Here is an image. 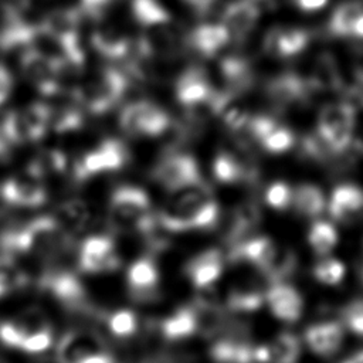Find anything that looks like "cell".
Masks as SVG:
<instances>
[{
	"label": "cell",
	"instance_id": "obj_1",
	"mask_svg": "<svg viewBox=\"0 0 363 363\" xmlns=\"http://www.w3.org/2000/svg\"><path fill=\"white\" fill-rule=\"evenodd\" d=\"M156 217L159 225L169 233L208 230L217 225L220 207L203 182L170 193Z\"/></svg>",
	"mask_w": 363,
	"mask_h": 363
},
{
	"label": "cell",
	"instance_id": "obj_2",
	"mask_svg": "<svg viewBox=\"0 0 363 363\" xmlns=\"http://www.w3.org/2000/svg\"><path fill=\"white\" fill-rule=\"evenodd\" d=\"M108 224L118 234L143 235L153 248L166 245L164 238L156 234L159 225L147 193L133 184L116 187L108 203Z\"/></svg>",
	"mask_w": 363,
	"mask_h": 363
},
{
	"label": "cell",
	"instance_id": "obj_3",
	"mask_svg": "<svg viewBox=\"0 0 363 363\" xmlns=\"http://www.w3.org/2000/svg\"><path fill=\"white\" fill-rule=\"evenodd\" d=\"M130 11L140 28L138 51L142 58H169L179 52L182 35L159 0H132Z\"/></svg>",
	"mask_w": 363,
	"mask_h": 363
},
{
	"label": "cell",
	"instance_id": "obj_4",
	"mask_svg": "<svg viewBox=\"0 0 363 363\" xmlns=\"http://www.w3.org/2000/svg\"><path fill=\"white\" fill-rule=\"evenodd\" d=\"M37 284L41 291L51 295L65 311L74 315H99L89 299L85 285L74 271L58 264L48 265L37 279Z\"/></svg>",
	"mask_w": 363,
	"mask_h": 363
},
{
	"label": "cell",
	"instance_id": "obj_5",
	"mask_svg": "<svg viewBox=\"0 0 363 363\" xmlns=\"http://www.w3.org/2000/svg\"><path fill=\"white\" fill-rule=\"evenodd\" d=\"M128 89V78L116 68H104L74 91L82 109L102 115L115 108Z\"/></svg>",
	"mask_w": 363,
	"mask_h": 363
},
{
	"label": "cell",
	"instance_id": "obj_6",
	"mask_svg": "<svg viewBox=\"0 0 363 363\" xmlns=\"http://www.w3.org/2000/svg\"><path fill=\"white\" fill-rule=\"evenodd\" d=\"M50 129L51 106L44 102H33L23 109H11L0 122V130L10 145L38 142Z\"/></svg>",
	"mask_w": 363,
	"mask_h": 363
},
{
	"label": "cell",
	"instance_id": "obj_7",
	"mask_svg": "<svg viewBox=\"0 0 363 363\" xmlns=\"http://www.w3.org/2000/svg\"><path fill=\"white\" fill-rule=\"evenodd\" d=\"M55 363H118V360L96 332L71 329L55 346Z\"/></svg>",
	"mask_w": 363,
	"mask_h": 363
},
{
	"label": "cell",
	"instance_id": "obj_8",
	"mask_svg": "<svg viewBox=\"0 0 363 363\" xmlns=\"http://www.w3.org/2000/svg\"><path fill=\"white\" fill-rule=\"evenodd\" d=\"M356 130L354 106L346 101L323 105L318 113L316 133L332 153L345 152L353 140Z\"/></svg>",
	"mask_w": 363,
	"mask_h": 363
},
{
	"label": "cell",
	"instance_id": "obj_9",
	"mask_svg": "<svg viewBox=\"0 0 363 363\" xmlns=\"http://www.w3.org/2000/svg\"><path fill=\"white\" fill-rule=\"evenodd\" d=\"M170 125L169 113L147 99L130 102L119 113V126L130 136L156 138L167 132Z\"/></svg>",
	"mask_w": 363,
	"mask_h": 363
},
{
	"label": "cell",
	"instance_id": "obj_10",
	"mask_svg": "<svg viewBox=\"0 0 363 363\" xmlns=\"http://www.w3.org/2000/svg\"><path fill=\"white\" fill-rule=\"evenodd\" d=\"M126 160L125 145L115 138H108L78 157L72 167V176L77 182H85L94 176L122 169Z\"/></svg>",
	"mask_w": 363,
	"mask_h": 363
},
{
	"label": "cell",
	"instance_id": "obj_11",
	"mask_svg": "<svg viewBox=\"0 0 363 363\" xmlns=\"http://www.w3.org/2000/svg\"><path fill=\"white\" fill-rule=\"evenodd\" d=\"M152 179L169 193L203 183L196 157L184 152L163 155L152 170Z\"/></svg>",
	"mask_w": 363,
	"mask_h": 363
},
{
	"label": "cell",
	"instance_id": "obj_12",
	"mask_svg": "<svg viewBox=\"0 0 363 363\" xmlns=\"http://www.w3.org/2000/svg\"><path fill=\"white\" fill-rule=\"evenodd\" d=\"M20 68L24 78L44 96H55L61 92L62 65L43 50L30 45L20 57Z\"/></svg>",
	"mask_w": 363,
	"mask_h": 363
},
{
	"label": "cell",
	"instance_id": "obj_13",
	"mask_svg": "<svg viewBox=\"0 0 363 363\" xmlns=\"http://www.w3.org/2000/svg\"><path fill=\"white\" fill-rule=\"evenodd\" d=\"M79 271L86 274H108L121 267V255L115 240L108 234L88 235L77 250Z\"/></svg>",
	"mask_w": 363,
	"mask_h": 363
},
{
	"label": "cell",
	"instance_id": "obj_14",
	"mask_svg": "<svg viewBox=\"0 0 363 363\" xmlns=\"http://www.w3.org/2000/svg\"><path fill=\"white\" fill-rule=\"evenodd\" d=\"M216 89L213 88L207 74L199 67H189L179 74L174 82V95L177 102L189 112L194 113L199 108H206L211 113L213 98Z\"/></svg>",
	"mask_w": 363,
	"mask_h": 363
},
{
	"label": "cell",
	"instance_id": "obj_15",
	"mask_svg": "<svg viewBox=\"0 0 363 363\" xmlns=\"http://www.w3.org/2000/svg\"><path fill=\"white\" fill-rule=\"evenodd\" d=\"M43 182L24 170L3 182L0 186V199L6 204L16 207H40L47 201V189Z\"/></svg>",
	"mask_w": 363,
	"mask_h": 363
},
{
	"label": "cell",
	"instance_id": "obj_16",
	"mask_svg": "<svg viewBox=\"0 0 363 363\" xmlns=\"http://www.w3.org/2000/svg\"><path fill=\"white\" fill-rule=\"evenodd\" d=\"M160 275L153 258L139 257L126 271L128 295L133 302H153L160 295Z\"/></svg>",
	"mask_w": 363,
	"mask_h": 363
},
{
	"label": "cell",
	"instance_id": "obj_17",
	"mask_svg": "<svg viewBox=\"0 0 363 363\" xmlns=\"http://www.w3.org/2000/svg\"><path fill=\"white\" fill-rule=\"evenodd\" d=\"M312 94L306 78L295 72L272 77L265 84V96L275 109H288L305 102Z\"/></svg>",
	"mask_w": 363,
	"mask_h": 363
},
{
	"label": "cell",
	"instance_id": "obj_18",
	"mask_svg": "<svg viewBox=\"0 0 363 363\" xmlns=\"http://www.w3.org/2000/svg\"><path fill=\"white\" fill-rule=\"evenodd\" d=\"M214 363H257L255 346L250 343L240 326H227L210 347Z\"/></svg>",
	"mask_w": 363,
	"mask_h": 363
},
{
	"label": "cell",
	"instance_id": "obj_19",
	"mask_svg": "<svg viewBox=\"0 0 363 363\" xmlns=\"http://www.w3.org/2000/svg\"><path fill=\"white\" fill-rule=\"evenodd\" d=\"M311 43V33L301 27L275 26L268 30L262 40L264 52L274 58H291L302 51Z\"/></svg>",
	"mask_w": 363,
	"mask_h": 363
},
{
	"label": "cell",
	"instance_id": "obj_20",
	"mask_svg": "<svg viewBox=\"0 0 363 363\" xmlns=\"http://www.w3.org/2000/svg\"><path fill=\"white\" fill-rule=\"evenodd\" d=\"M220 75L224 88L218 92L228 99L248 92L255 81L251 62L241 54L225 55L220 62Z\"/></svg>",
	"mask_w": 363,
	"mask_h": 363
},
{
	"label": "cell",
	"instance_id": "obj_21",
	"mask_svg": "<svg viewBox=\"0 0 363 363\" xmlns=\"http://www.w3.org/2000/svg\"><path fill=\"white\" fill-rule=\"evenodd\" d=\"M50 325L40 309H27L11 319L0 320V342L6 347L20 350L28 336Z\"/></svg>",
	"mask_w": 363,
	"mask_h": 363
},
{
	"label": "cell",
	"instance_id": "obj_22",
	"mask_svg": "<svg viewBox=\"0 0 363 363\" xmlns=\"http://www.w3.org/2000/svg\"><path fill=\"white\" fill-rule=\"evenodd\" d=\"M184 275L197 289L213 286L223 275L224 257L218 248H207L193 255L184 265Z\"/></svg>",
	"mask_w": 363,
	"mask_h": 363
},
{
	"label": "cell",
	"instance_id": "obj_23",
	"mask_svg": "<svg viewBox=\"0 0 363 363\" xmlns=\"http://www.w3.org/2000/svg\"><path fill=\"white\" fill-rule=\"evenodd\" d=\"M259 16V7L254 0H234L224 7L220 23L231 40H244L255 28Z\"/></svg>",
	"mask_w": 363,
	"mask_h": 363
},
{
	"label": "cell",
	"instance_id": "obj_24",
	"mask_svg": "<svg viewBox=\"0 0 363 363\" xmlns=\"http://www.w3.org/2000/svg\"><path fill=\"white\" fill-rule=\"evenodd\" d=\"M265 302L271 313L286 323L296 322L303 311V299L298 289L284 282H271L265 289Z\"/></svg>",
	"mask_w": 363,
	"mask_h": 363
},
{
	"label": "cell",
	"instance_id": "obj_25",
	"mask_svg": "<svg viewBox=\"0 0 363 363\" xmlns=\"http://www.w3.org/2000/svg\"><path fill=\"white\" fill-rule=\"evenodd\" d=\"M328 210L330 217L343 224H352L363 216V189L350 183L333 189Z\"/></svg>",
	"mask_w": 363,
	"mask_h": 363
},
{
	"label": "cell",
	"instance_id": "obj_26",
	"mask_svg": "<svg viewBox=\"0 0 363 363\" xmlns=\"http://www.w3.org/2000/svg\"><path fill=\"white\" fill-rule=\"evenodd\" d=\"M306 81L312 92H332L343 89L345 77L337 58L329 51L319 52L311 65Z\"/></svg>",
	"mask_w": 363,
	"mask_h": 363
},
{
	"label": "cell",
	"instance_id": "obj_27",
	"mask_svg": "<svg viewBox=\"0 0 363 363\" xmlns=\"http://www.w3.org/2000/svg\"><path fill=\"white\" fill-rule=\"evenodd\" d=\"M129 35L113 23L101 21L91 34L92 48L106 60H123L130 51Z\"/></svg>",
	"mask_w": 363,
	"mask_h": 363
},
{
	"label": "cell",
	"instance_id": "obj_28",
	"mask_svg": "<svg viewBox=\"0 0 363 363\" xmlns=\"http://www.w3.org/2000/svg\"><path fill=\"white\" fill-rule=\"evenodd\" d=\"M230 35L221 23H203L196 26L187 35V45L204 58H211L221 52L230 43Z\"/></svg>",
	"mask_w": 363,
	"mask_h": 363
},
{
	"label": "cell",
	"instance_id": "obj_29",
	"mask_svg": "<svg viewBox=\"0 0 363 363\" xmlns=\"http://www.w3.org/2000/svg\"><path fill=\"white\" fill-rule=\"evenodd\" d=\"M301 356V342L289 332L277 335L272 340L255 346L257 363H296Z\"/></svg>",
	"mask_w": 363,
	"mask_h": 363
},
{
	"label": "cell",
	"instance_id": "obj_30",
	"mask_svg": "<svg viewBox=\"0 0 363 363\" xmlns=\"http://www.w3.org/2000/svg\"><path fill=\"white\" fill-rule=\"evenodd\" d=\"M343 328L337 322L315 323L311 325L303 333L308 347L319 356L335 354L343 343Z\"/></svg>",
	"mask_w": 363,
	"mask_h": 363
},
{
	"label": "cell",
	"instance_id": "obj_31",
	"mask_svg": "<svg viewBox=\"0 0 363 363\" xmlns=\"http://www.w3.org/2000/svg\"><path fill=\"white\" fill-rule=\"evenodd\" d=\"M159 330L166 340H183L199 335L200 323L194 305L190 303L177 308L160 322Z\"/></svg>",
	"mask_w": 363,
	"mask_h": 363
},
{
	"label": "cell",
	"instance_id": "obj_32",
	"mask_svg": "<svg viewBox=\"0 0 363 363\" xmlns=\"http://www.w3.org/2000/svg\"><path fill=\"white\" fill-rule=\"evenodd\" d=\"M211 172L214 179L223 184H234L244 180L255 179V167L244 163L242 159L233 152L220 150L213 159Z\"/></svg>",
	"mask_w": 363,
	"mask_h": 363
},
{
	"label": "cell",
	"instance_id": "obj_33",
	"mask_svg": "<svg viewBox=\"0 0 363 363\" xmlns=\"http://www.w3.org/2000/svg\"><path fill=\"white\" fill-rule=\"evenodd\" d=\"M261 223V210L255 201H244L235 207L230 218L225 241L231 247L252 235Z\"/></svg>",
	"mask_w": 363,
	"mask_h": 363
},
{
	"label": "cell",
	"instance_id": "obj_34",
	"mask_svg": "<svg viewBox=\"0 0 363 363\" xmlns=\"http://www.w3.org/2000/svg\"><path fill=\"white\" fill-rule=\"evenodd\" d=\"M54 218L72 235L86 228L91 221V210L82 199H68L58 204Z\"/></svg>",
	"mask_w": 363,
	"mask_h": 363
},
{
	"label": "cell",
	"instance_id": "obj_35",
	"mask_svg": "<svg viewBox=\"0 0 363 363\" xmlns=\"http://www.w3.org/2000/svg\"><path fill=\"white\" fill-rule=\"evenodd\" d=\"M265 302V291L251 282L234 285L225 296V308L235 313L254 312Z\"/></svg>",
	"mask_w": 363,
	"mask_h": 363
},
{
	"label": "cell",
	"instance_id": "obj_36",
	"mask_svg": "<svg viewBox=\"0 0 363 363\" xmlns=\"http://www.w3.org/2000/svg\"><path fill=\"white\" fill-rule=\"evenodd\" d=\"M68 167L67 155L57 147H47L35 153V156L28 162L27 172L33 176L44 180L50 176H58L64 173Z\"/></svg>",
	"mask_w": 363,
	"mask_h": 363
},
{
	"label": "cell",
	"instance_id": "obj_37",
	"mask_svg": "<svg viewBox=\"0 0 363 363\" xmlns=\"http://www.w3.org/2000/svg\"><path fill=\"white\" fill-rule=\"evenodd\" d=\"M291 206L302 217H318L326 207L325 194L316 184L302 183L292 190Z\"/></svg>",
	"mask_w": 363,
	"mask_h": 363
},
{
	"label": "cell",
	"instance_id": "obj_38",
	"mask_svg": "<svg viewBox=\"0 0 363 363\" xmlns=\"http://www.w3.org/2000/svg\"><path fill=\"white\" fill-rule=\"evenodd\" d=\"M298 267V257L292 248L277 244V248L261 274L269 282H284L294 275Z\"/></svg>",
	"mask_w": 363,
	"mask_h": 363
},
{
	"label": "cell",
	"instance_id": "obj_39",
	"mask_svg": "<svg viewBox=\"0 0 363 363\" xmlns=\"http://www.w3.org/2000/svg\"><path fill=\"white\" fill-rule=\"evenodd\" d=\"M28 282V275L14 257L0 251V299L24 289Z\"/></svg>",
	"mask_w": 363,
	"mask_h": 363
},
{
	"label": "cell",
	"instance_id": "obj_40",
	"mask_svg": "<svg viewBox=\"0 0 363 363\" xmlns=\"http://www.w3.org/2000/svg\"><path fill=\"white\" fill-rule=\"evenodd\" d=\"M84 109L72 95L71 101L64 102L58 108L51 106V129L57 133H72L84 125Z\"/></svg>",
	"mask_w": 363,
	"mask_h": 363
},
{
	"label": "cell",
	"instance_id": "obj_41",
	"mask_svg": "<svg viewBox=\"0 0 363 363\" xmlns=\"http://www.w3.org/2000/svg\"><path fill=\"white\" fill-rule=\"evenodd\" d=\"M363 14V1L360 0H345L332 13L328 28L333 35L350 37V33Z\"/></svg>",
	"mask_w": 363,
	"mask_h": 363
},
{
	"label": "cell",
	"instance_id": "obj_42",
	"mask_svg": "<svg viewBox=\"0 0 363 363\" xmlns=\"http://www.w3.org/2000/svg\"><path fill=\"white\" fill-rule=\"evenodd\" d=\"M337 241V230L329 221L318 220L311 225L308 231V242L311 248L319 255L329 254L336 247Z\"/></svg>",
	"mask_w": 363,
	"mask_h": 363
},
{
	"label": "cell",
	"instance_id": "obj_43",
	"mask_svg": "<svg viewBox=\"0 0 363 363\" xmlns=\"http://www.w3.org/2000/svg\"><path fill=\"white\" fill-rule=\"evenodd\" d=\"M108 330L118 339H129L139 330V318L130 309H118L105 316Z\"/></svg>",
	"mask_w": 363,
	"mask_h": 363
},
{
	"label": "cell",
	"instance_id": "obj_44",
	"mask_svg": "<svg viewBox=\"0 0 363 363\" xmlns=\"http://www.w3.org/2000/svg\"><path fill=\"white\" fill-rule=\"evenodd\" d=\"M258 145L267 153L282 155L295 145V135L288 126L277 122V125L262 138Z\"/></svg>",
	"mask_w": 363,
	"mask_h": 363
},
{
	"label": "cell",
	"instance_id": "obj_45",
	"mask_svg": "<svg viewBox=\"0 0 363 363\" xmlns=\"http://www.w3.org/2000/svg\"><path fill=\"white\" fill-rule=\"evenodd\" d=\"M313 277L323 285H337L345 277V265L337 258L325 257L315 264Z\"/></svg>",
	"mask_w": 363,
	"mask_h": 363
},
{
	"label": "cell",
	"instance_id": "obj_46",
	"mask_svg": "<svg viewBox=\"0 0 363 363\" xmlns=\"http://www.w3.org/2000/svg\"><path fill=\"white\" fill-rule=\"evenodd\" d=\"M265 203L278 211L286 210L292 203V189L285 182H274L265 190Z\"/></svg>",
	"mask_w": 363,
	"mask_h": 363
},
{
	"label": "cell",
	"instance_id": "obj_47",
	"mask_svg": "<svg viewBox=\"0 0 363 363\" xmlns=\"http://www.w3.org/2000/svg\"><path fill=\"white\" fill-rule=\"evenodd\" d=\"M113 0H78V11L82 18L101 23L109 13Z\"/></svg>",
	"mask_w": 363,
	"mask_h": 363
},
{
	"label": "cell",
	"instance_id": "obj_48",
	"mask_svg": "<svg viewBox=\"0 0 363 363\" xmlns=\"http://www.w3.org/2000/svg\"><path fill=\"white\" fill-rule=\"evenodd\" d=\"M342 322L352 333L363 339V301H353L342 311Z\"/></svg>",
	"mask_w": 363,
	"mask_h": 363
},
{
	"label": "cell",
	"instance_id": "obj_49",
	"mask_svg": "<svg viewBox=\"0 0 363 363\" xmlns=\"http://www.w3.org/2000/svg\"><path fill=\"white\" fill-rule=\"evenodd\" d=\"M13 89V77L10 71L0 64V105H3L10 96Z\"/></svg>",
	"mask_w": 363,
	"mask_h": 363
},
{
	"label": "cell",
	"instance_id": "obj_50",
	"mask_svg": "<svg viewBox=\"0 0 363 363\" xmlns=\"http://www.w3.org/2000/svg\"><path fill=\"white\" fill-rule=\"evenodd\" d=\"M294 4L306 13H312V11H318L320 9H323L329 0H292Z\"/></svg>",
	"mask_w": 363,
	"mask_h": 363
},
{
	"label": "cell",
	"instance_id": "obj_51",
	"mask_svg": "<svg viewBox=\"0 0 363 363\" xmlns=\"http://www.w3.org/2000/svg\"><path fill=\"white\" fill-rule=\"evenodd\" d=\"M186 6H189L191 10H194L197 14H206L208 13L217 0H182Z\"/></svg>",
	"mask_w": 363,
	"mask_h": 363
},
{
	"label": "cell",
	"instance_id": "obj_52",
	"mask_svg": "<svg viewBox=\"0 0 363 363\" xmlns=\"http://www.w3.org/2000/svg\"><path fill=\"white\" fill-rule=\"evenodd\" d=\"M350 37L353 38H359V40H363V14L359 17V20L356 21L352 33H350Z\"/></svg>",
	"mask_w": 363,
	"mask_h": 363
},
{
	"label": "cell",
	"instance_id": "obj_53",
	"mask_svg": "<svg viewBox=\"0 0 363 363\" xmlns=\"http://www.w3.org/2000/svg\"><path fill=\"white\" fill-rule=\"evenodd\" d=\"M342 363H363V350L354 353L353 356H350L349 359H346V360L342 362Z\"/></svg>",
	"mask_w": 363,
	"mask_h": 363
},
{
	"label": "cell",
	"instance_id": "obj_54",
	"mask_svg": "<svg viewBox=\"0 0 363 363\" xmlns=\"http://www.w3.org/2000/svg\"><path fill=\"white\" fill-rule=\"evenodd\" d=\"M0 363H7V362H6V359H4L3 356H0Z\"/></svg>",
	"mask_w": 363,
	"mask_h": 363
},
{
	"label": "cell",
	"instance_id": "obj_55",
	"mask_svg": "<svg viewBox=\"0 0 363 363\" xmlns=\"http://www.w3.org/2000/svg\"><path fill=\"white\" fill-rule=\"evenodd\" d=\"M362 275H363V271H362Z\"/></svg>",
	"mask_w": 363,
	"mask_h": 363
}]
</instances>
